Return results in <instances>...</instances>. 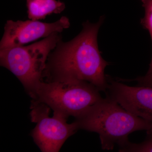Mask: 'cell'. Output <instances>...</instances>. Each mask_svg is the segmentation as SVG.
<instances>
[{
  "instance_id": "4",
  "label": "cell",
  "mask_w": 152,
  "mask_h": 152,
  "mask_svg": "<svg viewBox=\"0 0 152 152\" xmlns=\"http://www.w3.org/2000/svg\"><path fill=\"white\" fill-rule=\"evenodd\" d=\"M101 91L85 81L45 82L38 85L31 98L68 118H78L101 100Z\"/></svg>"
},
{
  "instance_id": "6",
  "label": "cell",
  "mask_w": 152,
  "mask_h": 152,
  "mask_svg": "<svg viewBox=\"0 0 152 152\" xmlns=\"http://www.w3.org/2000/svg\"><path fill=\"white\" fill-rule=\"evenodd\" d=\"M70 26L67 17L63 16L57 21L43 23L39 20L7 21L0 42V50L23 46L55 32L61 33Z\"/></svg>"
},
{
  "instance_id": "5",
  "label": "cell",
  "mask_w": 152,
  "mask_h": 152,
  "mask_svg": "<svg viewBox=\"0 0 152 152\" xmlns=\"http://www.w3.org/2000/svg\"><path fill=\"white\" fill-rule=\"evenodd\" d=\"M30 112L31 121L36 126L31 136L41 151L58 152L69 137L78 130L75 121L69 124L67 119L53 113L50 117L51 110L45 104L32 100Z\"/></svg>"
},
{
  "instance_id": "9",
  "label": "cell",
  "mask_w": 152,
  "mask_h": 152,
  "mask_svg": "<svg viewBox=\"0 0 152 152\" xmlns=\"http://www.w3.org/2000/svg\"><path fill=\"white\" fill-rule=\"evenodd\" d=\"M145 140L140 143H133L128 141L124 145L119 147V152H152V132L147 131Z\"/></svg>"
},
{
  "instance_id": "2",
  "label": "cell",
  "mask_w": 152,
  "mask_h": 152,
  "mask_svg": "<svg viewBox=\"0 0 152 152\" xmlns=\"http://www.w3.org/2000/svg\"><path fill=\"white\" fill-rule=\"evenodd\" d=\"M75 121L79 129L98 133L102 149L113 150L129 141L128 136L136 131L152 129V124L136 116L106 96Z\"/></svg>"
},
{
  "instance_id": "10",
  "label": "cell",
  "mask_w": 152,
  "mask_h": 152,
  "mask_svg": "<svg viewBox=\"0 0 152 152\" xmlns=\"http://www.w3.org/2000/svg\"><path fill=\"white\" fill-rule=\"evenodd\" d=\"M141 1L145 9V15L141 19V24L145 29L148 31L151 36L152 42V0H140ZM152 70V56L148 72Z\"/></svg>"
},
{
  "instance_id": "8",
  "label": "cell",
  "mask_w": 152,
  "mask_h": 152,
  "mask_svg": "<svg viewBox=\"0 0 152 152\" xmlns=\"http://www.w3.org/2000/svg\"><path fill=\"white\" fill-rule=\"evenodd\" d=\"M28 18L39 20L45 19L53 14L61 13L66 8L65 4L57 0H26Z\"/></svg>"
},
{
  "instance_id": "12",
  "label": "cell",
  "mask_w": 152,
  "mask_h": 152,
  "mask_svg": "<svg viewBox=\"0 0 152 152\" xmlns=\"http://www.w3.org/2000/svg\"><path fill=\"white\" fill-rule=\"evenodd\" d=\"M148 131H150V132H152V129Z\"/></svg>"
},
{
  "instance_id": "3",
  "label": "cell",
  "mask_w": 152,
  "mask_h": 152,
  "mask_svg": "<svg viewBox=\"0 0 152 152\" xmlns=\"http://www.w3.org/2000/svg\"><path fill=\"white\" fill-rule=\"evenodd\" d=\"M61 39V33L55 32L29 45L0 50V65L17 77L31 98L43 80L49 55Z\"/></svg>"
},
{
  "instance_id": "11",
  "label": "cell",
  "mask_w": 152,
  "mask_h": 152,
  "mask_svg": "<svg viewBox=\"0 0 152 152\" xmlns=\"http://www.w3.org/2000/svg\"><path fill=\"white\" fill-rule=\"evenodd\" d=\"M132 80L137 82L138 86L152 87V70L150 72H148L145 75L138 77Z\"/></svg>"
},
{
  "instance_id": "1",
  "label": "cell",
  "mask_w": 152,
  "mask_h": 152,
  "mask_svg": "<svg viewBox=\"0 0 152 152\" xmlns=\"http://www.w3.org/2000/svg\"><path fill=\"white\" fill-rule=\"evenodd\" d=\"M104 19L103 16L94 23L84 22L81 31L75 37L58 42L47 60L44 81H85L105 92L108 82L104 71L110 63L102 57L97 41Z\"/></svg>"
},
{
  "instance_id": "7",
  "label": "cell",
  "mask_w": 152,
  "mask_h": 152,
  "mask_svg": "<svg viewBox=\"0 0 152 152\" xmlns=\"http://www.w3.org/2000/svg\"><path fill=\"white\" fill-rule=\"evenodd\" d=\"M107 96L128 112L152 124V87L130 86L107 75Z\"/></svg>"
}]
</instances>
